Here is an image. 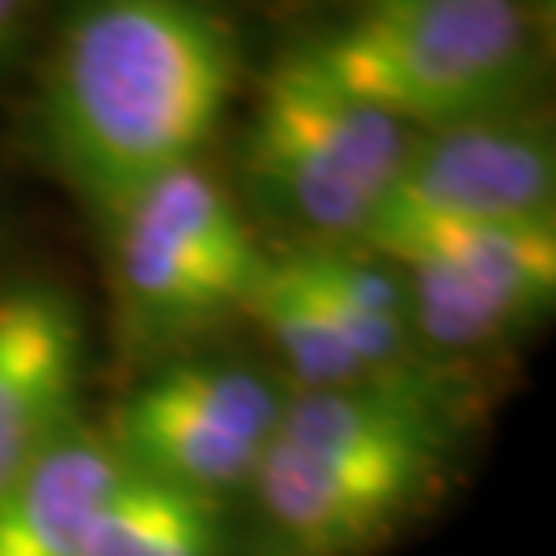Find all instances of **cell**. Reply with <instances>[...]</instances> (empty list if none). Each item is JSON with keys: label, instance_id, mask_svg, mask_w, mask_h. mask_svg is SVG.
<instances>
[{"label": "cell", "instance_id": "cell-1", "mask_svg": "<svg viewBox=\"0 0 556 556\" xmlns=\"http://www.w3.org/2000/svg\"><path fill=\"white\" fill-rule=\"evenodd\" d=\"M491 379L425 363L342 392H293L236 503L239 556H376L470 478Z\"/></svg>", "mask_w": 556, "mask_h": 556}, {"label": "cell", "instance_id": "cell-2", "mask_svg": "<svg viewBox=\"0 0 556 556\" xmlns=\"http://www.w3.org/2000/svg\"><path fill=\"white\" fill-rule=\"evenodd\" d=\"M243 87L236 25L186 0L75 9L34 100V144L100 223L181 165L206 161Z\"/></svg>", "mask_w": 556, "mask_h": 556}, {"label": "cell", "instance_id": "cell-3", "mask_svg": "<svg viewBox=\"0 0 556 556\" xmlns=\"http://www.w3.org/2000/svg\"><path fill=\"white\" fill-rule=\"evenodd\" d=\"M548 13L516 0H371L318 21L289 50L404 128L438 132L536 108Z\"/></svg>", "mask_w": 556, "mask_h": 556}, {"label": "cell", "instance_id": "cell-4", "mask_svg": "<svg viewBox=\"0 0 556 556\" xmlns=\"http://www.w3.org/2000/svg\"><path fill=\"white\" fill-rule=\"evenodd\" d=\"M417 132L280 46L256 75L236 190L268 248L363 243L392 199Z\"/></svg>", "mask_w": 556, "mask_h": 556}, {"label": "cell", "instance_id": "cell-5", "mask_svg": "<svg viewBox=\"0 0 556 556\" xmlns=\"http://www.w3.org/2000/svg\"><path fill=\"white\" fill-rule=\"evenodd\" d=\"M96 227L112 330L132 371L219 342L243 321L273 252L211 161L149 181Z\"/></svg>", "mask_w": 556, "mask_h": 556}, {"label": "cell", "instance_id": "cell-6", "mask_svg": "<svg viewBox=\"0 0 556 556\" xmlns=\"http://www.w3.org/2000/svg\"><path fill=\"white\" fill-rule=\"evenodd\" d=\"M289 400L293 388L264 355L211 342L137 371L100 429L128 475L236 507Z\"/></svg>", "mask_w": 556, "mask_h": 556}, {"label": "cell", "instance_id": "cell-7", "mask_svg": "<svg viewBox=\"0 0 556 556\" xmlns=\"http://www.w3.org/2000/svg\"><path fill=\"white\" fill-rule=\"evenodd\" d=\"M396 264L420 355L498 376L556 309V223L388 227L363 239Z\"/></svg>", "mask_w": 556, "mask_h": 556}, {"label": "cell", "instance_id": "cell-8", "mask_svg": "<svg viewBox=\"0 0 556 556\" xmlns=\"http://www.w3.org/2000/svg\"><path fill=\"white\" fill-rule=\"evenodd\" d=\"M243 321L293 392H342L425 367L396 264L363 243L273 248Z\"/></svg>", "mask_w": 556, "mask_h": 556}, {"label": "cell", "instance_id": "cell-9", "mask_svg": "<svg viewBox=\"0 0 556 556\" xmlns=\"http://www.w3.org/2000/svg\"><path fill=\"white\" fill-rule=\"evenodd\" d=\"M425 223H556V140L536 108L417 132L392 199L367 236Z\"/></svg>", "mask_w": 556, "mask_h": 556}, {"label": "cell", "instance_id": "cell-10", "mask_svg": "<svg viewBox=\"0 0 556 556\" xmlns=\"http://www.w3.org/2000/svg\"><path fill=\"white\" fill-rule=\"evenodd\" d=\"M91 338L54 277L0 280V495L83 420Z\"/></svg>", "mask_w": 556, "mask_h": 556}, {"label": "cell", "instance_id": "cell-11", "mask_svg": "<svg viewBox=\"0 0 556 556\" xmlns=\"http://www.w3.org/2000/svg\"><path fill=\"white\" fill-rule=\"evenodd\" d=\"M119 478L124 466L100 420L71 425L0 495V556H83Z\"/></svg>", "mask_w": 556, "mask_h": 556}, {"label": "cell", "instance_id": "cell-12", "mask_svg": "<svg viewBox=\"0 0 556 556\" xmlns=\"http://www.w3.org/2000/svg\"><path fill=\"white\" fill-rule=\"evenodd\" d=\"M83 556H239L236 507L124 470Z\"/></svg>", "mask_w": 556, "mask_h": 556}, {"label": "cell", "instance_id": "cell-13", "mask_svg": "<svg viewBox=\"0 0 556 556\" xmlns=\"http://www.w3.org/2000/svg\"><path fill=\"white\" fill-rule=\"evenodd\" d=\"M34 34V9L17 0H0V66L17 59Z\"/></svg>", "mask_w": 556, "mask_h": 556}]
</instances>
